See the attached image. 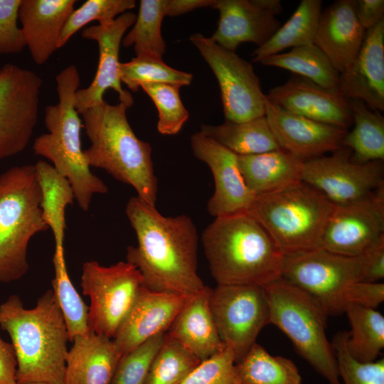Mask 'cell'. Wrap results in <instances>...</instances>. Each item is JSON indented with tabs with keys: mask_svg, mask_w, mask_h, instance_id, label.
<instances>
[{
	"mask_svg": "<svg viewBox=\"0 0 384 384\" xmlns=\"http://www.w3.org/2000/svg\"><path fill=\"white\" fill-rule=\"evenodd\" d=\"M119 78L133 92L149 83H172L181 86L191 84L193 75L171 68L162 58L139 55L127 63H120Z\"/></svg>",
	"mask_w": 384,
	"mask_h": 384,
	"instance_id": "cell-38",
	"label": "cell"
},
{
	"mask_svg": "<svg viewBox=\"0 0 384 384\" xmlns=\"http://www.w3.org/2000/svg\"><path fill=\"white\" fill-rule=\"evenodd\" d=\"M80 286L90 299V331L112 338L143 286V279L127 262L106 267L90 260L82 265Z\"/></svg>",
	"mask_w": 384,
	"mask_h": 384,
	"instance_id": "cell-10",
	"label": "cell"
},
{
	"mask_svg": "<svg viewBox=\"0 0 384 384\" xmlns=\"http://www.w3.org/2000/svg\"><path fill=\"white\" fill-rule=\"evenodd\" d=\"M167 0H141L132 28L123 38L124 47L134 46L137 56L162 58L166 43L161 35V23L166 16Z\"/></svg>",
	"mask_w": 384,
	"mask_h": 384,
	"instance_id": "cell-36",
	"label": "cell"
},
{
	"mask_svg": "<svg viewBox=\"0 0 384 384\" xmlns=\"http://www.w3.org/2000/svg\"><path fill=\"white\" fill-rule=\"evenodd\" d=\"M351 151L341 146L330 156L304 161L302 181L324 194L334 205L359 201L384 186L383 161L357 164Z\"/></svg>",
	"mask_w": 384,
	"mask_h": 384,
	"instance_id": "cell-14",
	"label": "cell"
},
{
	"mask_svg": "<svg viewBox=\"0 0 384 384\" xmlns=\"http://www.w3.org/2000/svg\"><path fill=\"white\" fill-rule=\"evenodd\" d=\"M324 194L303 181L257 196L248 210L284 256L321 247L334 209Z\"/></svg>",
	"mask_w": 384,
	"mask_h": 384,
	"instance_id": "cell-6",
	"label": "cell"
},
{
	"mask_svg": "<svg viewBox=\"0 0 384 384\" xmlns=\"http://www.w3.org/2000/svg\"><path fill=\"white\" fill-rule=\"evenodd\" d=\"M384 301V284L378 282H355L348 294V305L376 309Z\"/></svg>",
	"mask_w": 384,
	"mask_h": 384,
	"instance_id": "cell-46",
	"label": "cell"
},
{
	"mask_svg": "<svg viewBox=\"0 0 384 384\" xmlns=\"http://www.w3.org/2000/svg\"><path fill=\"white\" fill-rule=\"evenodd\" d=\"M260 63L264 65L288 70L325 89L338 91L340 73L325 53L314 43L293 48L286 53L269 55Z\"/></svg>",
	"mask_w": 384,
	"mask_h": 384,
	"instance_id": "cell-32",
	"label": "cell"
},
{
	"mask_svg": "<svg viewBox=\"0 0 384 384\" xmlns=\"http://www.w3.org/2000/svg\"><path fill=\"white\" fill-rule=\"evenodd\" d=\"M64 247H55L53 257L54 277L52 290L61 309L68 329L69 341L90 331L89 306L86 305L68 275Z\"/></svg>",
	"mask_w": 384,
	"mask_h": 384,
	"instance_id": "cell-35",
	"label": "cell"
},
{
	"mask_svg": "<svg viewBox=\"0 0 384 384\" xmlns=\"http://www.w3.org/2000/svg\"><path fill=\"white\" fill-rule=\"evenodd\" d=\"M269 322L291 340L298 353L329 384H341L336 358L326 337L327 314L306 293L280 277L262 287Z\"/></svg>",
	"mask_w": 384,
	"mask_h": 384,
	"instance_id": "cell-8",
	"label": "cell"
},
{
	"mask_svg": "<svg viewBox=\"0 0 384 384\" xmlns=\"http://www.w3.org/2000/svg\"><path fill=\"white\" fill-rule=\"evenodd\" d=\"M136 18L134 13L126 11L112 21L82 30L81 36L83 38L97 42L99 62L90 85L86 88L78 89L75 94V107L79 114L101 104L104 101L103 95L108 89L117 92L119 102L128 107L133 105V97L121 85L119 51L124 34L134 23Z\"/></svg>",
	"mask_w": 384,
	"mask_h": 384,
	"instance_id": "cell-16",
	"label": "cell"
},
{
	"mask_svg": "<svg viewBox=\"0 0 384 384\" xmlns=\"http://www.w3.org/2000/svg\"><path fill=\"white\" fill-rule=\"evenodd\" d=\"M41 200L34 165L13 166L0 174V282L18 280L27 273L29 241L49 229Z\"/></svg>",
	"mask_w": 384,
	"mask_h": 384,
	"instance_id": "cell-7",
	"label": "cell"
},
{
	"mask_svg": "<svg viewBox=\"0 0 384 384\" xmlns=\"http://www.w3.org/2000/svg\"><path fill=\"white\" fill-rule=\"evenodd\" d=\"M255 5L266 9L275 16L282 11V6L279 0H251Z\"/></svg>",
	"mask_w": 384,
	"mask_h": 384,
	"instance_id": "cell-50",
	"label": "cell"
},
{
	"mask_svg": "<svg viewBox=\"0 0 384 384\" xmlns=\"http://www.w3.org/2000/svg\"><path fill=\"white\" fill-rule=\"evenodd\" d=\"M355 14L361 26L367 31L384 20V1L355 0Z\"/></svg>",
	"mask_w": 384,
	"mask_h": 384,
	"instance_id": "cell-47",
	"label": "cell"
},
{
	"mask_svg": "<svg viewBox=\"0 0 384 384\" xmlns=\"http://www.w3.org/2000/svg\"><path fill=\"white\" fill-rule=\"evenodd\" d=\"M164 335L159 334L124 354L110 384H144Z\"/></svg>",
	"mask_w": 384,
	"mask_h": 384,
	"instance_id": "cell-42",
	"label": "cell"
},
{
	"mask_svg": "<svg viewBox=\"0 0 384 384\" xmlns=\"http://www.w3.org/2000/svg\"><path fill=\"white\" fill-rule=\"evenodd\" d=\"M0 327L11 340L17 361V383L63 384L69 341L68 329L52 289L32 309L11 295L0 305Z\"/></svg>",
	"mask_w": 384,
	"mask_h": 384,
	"instance_id": "cell-2",
	"label": "cell"
},
{
	"mask_svg": "<svg viewBox=\"0 0 384 384\" xmlns=\"http://www.w3.org/2000/svg\"><path fill=\"white\" fill-rule=\"evenodd\" d=\"M353 128L346 132L341 146L351 151V159L357 164L384 160V117L358 99L349 100Z\"/></svg>",
	"mask_w": 384,
	"mask_h": 384,
	"instance_id": "cell-29",
	"label": "cell"
},
{
	"mask_svg": "<svg viewBox=\"0 0 384 384\" xmlns=\"http://www.w3.org/2000/svg\"><path fill=\"white\" fill-rule=\"evenodd\" d=\"M200 132L238 156L265 153L281 149L265 116L219 125L202 124Z\"/></svg>",
	"mask_w": 384,
	"mask_h": 384,
	"instance_id": "cell-28",
	"label": "cell"
},
{
	"mask_svg": "<svg viewBox=\"0 0 384 384\" xmlns=\"http://www.w3.org/2000/svg\"><path fill=\"white\" fill-rule=\"evenodd\" d=\"M338 91L373 110L384 111V20L366 31L356 58L339 74Z\"/></svg>",
	"mask_w": 384,
	"mask_h": 384,
	"instance_id": "cell-21",
	"label": "cell"
},
{
	"mask_svg": "<svg viewBox=\"0 0 384 384\" xmlns=\"http://www.w3.org/2000/svg\"><path fill=\"white\" fill-rule=\"evenodd\" d=\"M218 80L225 120L240 122L265 114L266 96L252 64L210 37L190 36Z\"/></svg>",
	"mask_w": 384,
	"mask_h": 384,
	"instance_id": "cell-11",
	"label": "cell"
},
{
	"mask_svg": "<svg viewBox=\"0 0 384 384\" xmlns=\"http://www.w3.org/2000/svg\"><path fill=\"white\" fill-rule=\"evenodd\" d=\"M75 3V0H21L18 19L36 64L43 65L58 49L61 32Z\"/></svg>",
	"mask_w": 384,
	"mask_h": 384,
	"instance_id": "cell-24",
	"label": "cell"
},
{
	"mask_svg": "<svg viewBox=\"0 0 384 384\" xmlns=\"http://www.w3.org/2000/svg\"><path fill=\"white\" fill-rule=\"evenodd\" d=\"M21 0H0V55L21 52L26 45L17 25Z\"/></svg>",
	"mask_w": 384,
	"mask_h": 384,
	"instance_id": "cell-44",
	"label": "cell"
},
{
	"mask_svg": "<svg viewBox=\"0 0 384 384\" xmlns=\"http://www.w3.org/2000/svg\"><path fill=\"white\" fill-rule=\"evenodd\" d=\"M211 8L219 11L217 29L210 38L231 51L242 43H253L260 47L281 26L272 12L251 0H215Z\"/></svg>",
	"mask_w": 384,
	"mask_h": 384,
	"instance_id": "cell-22",
	"label": "cell"
},
{
	"mask_svg": "<svg viewBox=\"0 0 384 384\" xmlns=\"http://www.w3.org/2000/svg\"><path fill=\"white\" fill-rule=\"evenodd\" d=\"M309 295L327 316L344 314L351 287L363 280L360 256L322 248L285 256L282 277Z\"/></svg>",
	"mask_w": 384,
	"mask_h": 384,
	"instance_id": "cell-9",
	"label": "cell"
},
{
	"mask_svg": "<svg viewBox=\"0 0 384 384\" xmlns=\"http://www.w3.org/2000/svg\"><path fill=\"white\" fill-rule=\"evenodd\" d=\"M134 0H87L68 17L61 32L58 48L86 24L97 21L99 24L112 21L117 15L134 8Z\"/></svg>",
	"mask_w": 384,
	"mask_h": 384,
	"instance_id": "cell-40",
	"label": "cell"
},
{
	"mask_svg": "<svg viewBox=\"0 0 384 384\" xmlns=\"http://www.w3.org/2000/svg\"><path fill=\"white\" fill-rule=\"evenodd\" d=\"M201 363L165 333L144 384H181Z\"/></svg>",
	"mask_w": 384,
	"mask_h": 384,
	"instance_id": "cell-37",
	"label": "cell"
},
{
	"mask_svg": "<svg viewBox=\"0 0 384 384\" xmlns=\"http://www.w3.org/2000/svg\"><path fill=\"white\" fill-rule=\"evenodd\" d=\"M384 235V186L359 201L334 205L321 247L356 257Z\"/></svg>",
	"mask_w": 384,
	"mask_h": 384,
	"instance_id": "cell-15",
	"label": "cell"
},
{
	"mask_svg": "<svg viewBox=\"0 0 384 384\" xmlns=\"http://www.w3.org/2000/svg\"><path fill=\"white\" fill-rule=\"evenodd\" d=\"M191 146L194 156L208 166L213 176L214 192L207 203L210 215L247 213L256 196L245 182L238 155L200 132L191 135Z\"/></svg>",
	"mask_w": 384,
	"mask_h": 384,
	"instance_id": "cell-17",
	"label": "cell"
},
{
	"mask_svg": "<svg viewBox=\"0 0 384 384\" xmlns=\"http://www.w3.org/2000/svg\"><path fill=\"white\" fill-rule=\"evenodd\" d=\"M201 240L218 284L263 287L282 277L285 256L248 213L215 218Z\"/></svg>",
	"mask_w": 384,
	"mask_h": 384,
	"instance_id": "cell-3",
	"label": "cell"
},
{
	"mask_svg": "<svg viewBox=\"0 0 384 384\" xmlns=\"http://www.w3.org/2000/svg\"><path fill=\"white\" fill-rule=\"evenodd\" d=\"M346 314L351 326L346 343L350 355L361 363L377 360L384 348V316L375 309L348 305Z\"/></svg>",
	"mask_w": 384,
	"mask_h": 384,
	"instance_id": "cell-33",
	"label": "cell"
},
{
	"mask_svg": "<svg viewBox=\"0 0 384 384\" xmlns=\"http://www.w3.org/2000/svg\"><path fill=\"white\" fill-rule=\"evenodd\" d=\"M181 87L172 83H149L141 86L157 109V129L161 134H176L188 119V112L180 98Z\"/></svg>",
	"mask_w": 384,
	"mask_h": 384,
	"instance_id": "cell-39",
	"label": "cell"
},
{
	"mask_svg": "<svg viewBox=\"0 0 384 384\" xmlns=\"http://www.w3.org/2000/svg\"><path fill=\"white\" fill-rule=\"evenodd\" d=\"M346 338V331H339L331 341L343 384H384V358L370 363L356 361L348 353Z\"/></svg>",
	"mask_w": 384,
	"mask_h": 384,
	"instance_id": "cell-41",
	"label": "cell"
},
{
	"mask_svg": "<svg viewBox=\"0 0 384 384\" xmlns=\"http://www.w3.org/2000/svg\"><path fill=\"white\" fill-rule=\"evenodd\" d=\"M42 85L33 70L12 63L0 68V159L28 146L38 122Z\"/></svg>",
	"mask_w": 384,
	"mask_h": 384,
	"instance_id": "cell-13",
	"label": "cell"
},
{
	"mask_svg": "<svg viewBox=\"0 0 384 384\" xmlns=\"http://www.w3.org/2000/svg\"><path fill=\"white\" fill-rule=\"evenodd\" d=\"M210 306L220 338L232 350L235 363L256 343L269 324V305L264 288L250 284H218L212 289Z\"/></svg>",
	"mask_w": 384,
	"mask_h": 384,
	"instance_id": "cell-12",
	"label": "cell"
},
{
	"mask_svg": "<svg viewBox=\"0 0 384 384\" xmlns=\"http://www.w3.org/2000/svg\"><path fill=\"white\" fill-rule=\"evenodd\" d=\"M366 30L355 14V0H338L321 13L314 43L342 73L356 58Z\"/></svg>",
	"mask_w": 384,
	"mask_h": 384,
	"instance_id": "cell-23",
	"label": "cell"
},
{
	"mask_svg": "<svg viewBox=\"0 0 384 384\" xmlns=\"http://www.w3.org/2000/svg\"><path fill=\"white\" fill-rule=\"evenodd\" d=\"M240 384H302L294 363L283 356H272L255 343L245 356L235 364Z\"/></svg>",
	"mask_w": 384,
	"mask_h": 384,
	"instance_id": "cell-34",
	"label": "cell"
},
{
	"mask_svg": "<svg viewBox=\"0 0 384 384\" xmlns=\"http://www.w3.org/2000/svg\"><path fill=\"white\" fill-rule=\"evenodd\" d=\"M17 384H50L46 383H17Z\"/></svg>",
	"mask_w": 384,
	"mask_h": 384,
	"instance_id": "cell-51",
	"label": "cell"
},
{
	"mask_svg": "<svg viewBox=\"0 0 384 384\" xmlns=\"http://www.w3.org/2000/svg\"><path fill=\"white\" fill-rule=\"evenodd\" d=\"M215 0H167L166 16H177L195 9L212 6Z\"/></svg>",
	"mask_w": 384,
	"mask_h": 384,
	"instance_id": "cell-49",
	"label": "cell"
},
{
	"mask_svg": "<svg viewBox=\"0 0 384 384\" xmlns=\"http://www.w3.org/2000/svg\"><path fill=\"white\" fill-rule=\"evenodd\" d=\"M72 342L63 384H110L122 357L112 338L90 331Z\"/></svg>",
	"mask_w": 384,
	"mask_h": 384,
	"instance_id": "cell-26",
	"label": "cell"
},
{
	"mask_svg": "<svg viewBox=\"0 0 384 384\" xmlns=\"http://www.w3.org/2000/svg\"><path fill=\"white\" fill-rule=\"evenodd\" d=\"M238 157L245 182L256 196L302 181L304 161L282 149Z\"/></svg>",
	"mask_w": 384,
	"mask_h": 384,
	"instance_id": "cell-27",
	"label": "cell"
},
{
	"mask_svg": "<svg viewBox=\"0 0 384 384\" xmlns=\"http://www.w3.org/2000/svg\"><path fill=\"white\" fill-rule=\"evenodd\" d=\"M359 256L363 266L362 282H378L384 278V235Z\"/></svg>",
	"mask_w": 384,
	"mask_h": 384,
	"instance_id": "cell-45",
	"label": "cell"
},
{
	"mask_svg": "<svg viewBox=\"0 0 384 384\" xmlns=\"http://www.w3.org/2000/svg\"><path fill=\"white\" fill-rule=\"evenodd\" d=\"M58 102L45 110L48 133L33 143L35 154L48 159L55 170L70 182L79 207L87 211L93 195L107 193V185L90 171L82 149L80 130L83 127L74 97L80 87V75L70 65L55 77Z\"/></svg>",
	"mask_w": 384,
	"mask_h": 384,
	"instance_id": "cell-5",
	"label": "cell"
},
{
	"mask_svg": "<svg viewBox=\"0 0 384 384\" xmlns=\"http://www.w3.org/2000/svg\"><path fill=\"white\" fill-rule=\"evenodd\" d=\"M211 290L206 286L194 295L181 309L166 332L201 362L225 348L210 310Z\"/></svg>",
	"mask_w": 384,
	"mask_h": 384,
	"instance_id": "cell-25",
	"label": "cell"
},
{
	"mask_svg": "<svg viewBox=\"0 0 384 384\" xmlns=\"http://www.w3.org/2000/svg\"><path fill=\"white\" fill-rule=\"evenodd\" d=\"M193 296L153 291L142 286L112 338L119 353L122 356L149 338L166 333Z\"/></svg>",
	"mask_w": 384,
	"mask_h": 384,
	"instance_id": "cell-18",
	"label": "cell"
},
{
	"mask_svg": "<svg viewBox=\"0 0 384 384\" xmlns=\"http://www.w3.org/2000/svg\"><path fill=\"white\" fill-rule=\"evenodd\" d=\"M41 194L42 218L52 230L55 247H63L65 237V208L73 203L75 195L69 181L45 161L34 164Z\"/></svg>",
	"mask_w": 384,
	"mask_h": 384,
	"instance_id": "cell-30",
	"label": "cell"
},
{
	"mask_svg": "<svg viewBox=\"0 0 384 384\" xmlns=\"http://www.w3.org/2000/svg\"><path fill=\"white\" fill-rule=\"evenodd\" d=\"M126 215L138 242L127 247V262L139 271L144 287L184 295L205 288L197 272L198 233L188 216H164L137 196L127 202Z\"/></svg>",
	"mask_w": 384,
	"mask_h": 384,
	"instance_id": "cell-1",
	"label": "cell"
},
{
	"mask_svg": "<svg viewBox=\"0 0 384 384\" xmlns=\"http://www.w3.org/2000/svg\"><path fill=\"white\" fill-rule=\"evenodd\" d=\"M266 98L279 108L345 130L353 124L349 100L297 75L272 88Z\"/></svg>",
	"mask_w": 384,
	"mask_h": 384,
	"instance_id": "cell-19",
	"label": "cell"
},
{
	"mask_svg": "<svg viewBox=\"0 0 384 384\" xmlns=\"http://www.w3.org/2000/svg\"><path fill=\"white\" fill-rule=\"evenodd\" d=\"M17 361L14 347L0 337V384H17Z\"/></svg>",
	"mask_w": 384,
	"mask_h": 384,
	"instance_id": "cell-48",
	"label": "cell"
},
{
	"mask_svg": "<svg viewBox=\"0 0 384 384\" xmlns=\"http://www.w3.org/2000/svg\"><path fill=\"white\" fill-rule=\"evenodd\" d=\"M128 108L121 102L113 105L104 100L81 114L91 142L84 154L90 166L102 169L132 186L137 196L155 206L158 181L152 149L132 130L126 114Z\"/></svg>",
	"mask_w": 384,
	"mask_h": 384,
	"instance_id": "cell-4",
	"label": "cell"
},
{
	"mask_svg": "<svg viewBox=\"0 0 384 384\" xmlns=\"http://www.w3.org/2000/svg\"><path fill=\"white\" fill-rule=\"evenodd\" d=\"M265 116L279 147L304 161L341 148L347 132L288 112L267 98Z\"/></svg>",
	"mask_w": 384,
	"mask_h": 384,
	"instance_id": "cell-20",
	"label": "cell"
},
{
	"mask_svg": "<svg viewBox=\"0 0 384 384\" xmlns=\"http://www.w3.org/2000/svg\"><path fill=\"white\" fill-rule=\"evenodd\" d=\"M235 364L233 352L225 347L221 352L202 361L181 384H240Z\"/></svg>",
	"mask_w": 384,
	"mask_h": 384,
	"instance_id": "cell-43",
	"label": "cell"
},
{
	"mask_svg": "<svg viewBox=\"0 0 384 384\" xmlns=\"http://www.w3.org/2000/svg\"><path fill=\"white\" fill-rule=\"evenodd\" d=\"M321 0H302L292 16L275 33L252 54V62L279 53L288 48L314 43L321 13Z\"/></svg>",
	"mask_w": 384,
	"mask_h": 384,
	"instance_id": "cell-31",
	"label": "cell"
}]
</instances>
